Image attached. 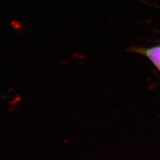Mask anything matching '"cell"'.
<instances>
[{
    "mask_svg": "<svg viewBox=\"0 0 160 160\" xmlns=\"http://www.w3.org/2000/svg\"><path fill=\"white\" fill-rule=\"evenodd\" d=\"M133 51L146 56L160 71V46L151 48H134Z\"/></svg>",
    "mask_w": 160,
    "mask_h": 160,
    "instance_id": "cell-1",
    "label": "cell"
}]
</instances>
